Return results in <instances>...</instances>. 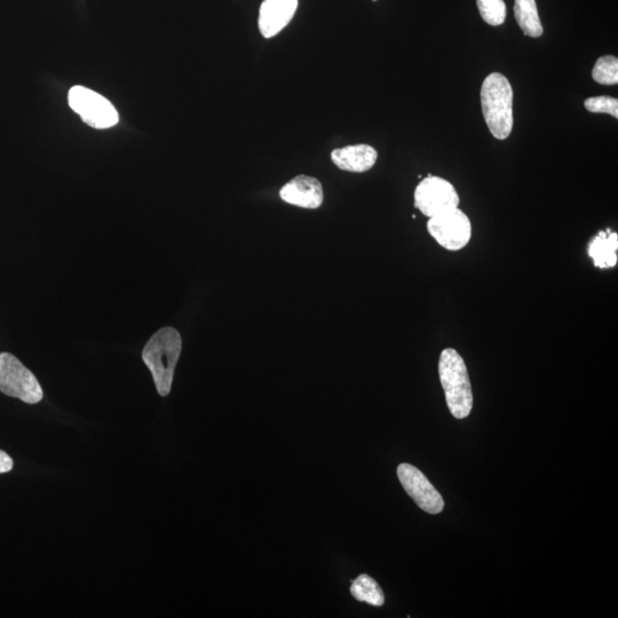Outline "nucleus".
<instances>
[{"instance_id": "f257e3e1", "label": "nucleus", "mask_w": 618, "mask_h": 618, "mask_svg": "<svg viewBox=\"0 0 618 618\" xmlns=\"http://www.w3.org/2000/svg\"><path fill=\"white\" fill-rule=\"evenodd\" d=\"M181 351V336L179 331L172 327L158 330L142 351V360L152 372L156 390L161 396H168L171 392L174 370Z\"/></svg>"}, {"instance_id": "f03ea898", "label": "nucleus", "mask_w": 618, "mask_h": 618, "mask_svg": "<svg viewBox=\"0 0 618 618\" xmlns=\"http://www.w3.org/2000/svg\"><path fill=\"white\" fill-rule=\"evenodd\" d=\"M481 107L488 129L498 140L510 137L513 129V89L509 79L490 74L481 87Z\"/></svg>"}, {"instance_id": "7ed1b4c3", "label": "nucleus", "mask_w": 618, "mask_h": 618, "mask_svg": "<svg viewBox=\"0 0 618 618\" xmlns=\"http://www.w3.org/2000/svg\"><path fill=\"white\" fill-rule=\"evenodd\" d=\"M440 382L451 415L464 419L473 409V391L464 359L454 348H446L439 360Z\"/></svg>"}, {"instance_id": "20e7f679", "label": "nucleus", "mask_w": 618, "mask_h": 618, "mask_svg": "<svg viewBox=\"0 0 618 618\" xmlns=\"http://www.w3.org/2000/svg\"><path fill=\"white\" fill-rule=\"evenodd\" d=\"M0 392L28 404L43 400L44 392L36 376L10 353L0 354Z\"/></svg>"}, {"instance_id": "39448f33", "label": "nucleus", "mask_w": 618, "mask_h": 618, "mask_svg": "<svg viewBox=\"0 0 618 618\" xmlns=\"http://www.w3.org/2000/svg\"><path fill=\"white\" fill-rule=\"evenodd\" d=\"M68 102L70 108L82 117L83 122L94 129L113 128L120 120L112 102L86 87L74 86L69 91Z\"/></svg>"}, {"instance_id": "423d86ee", "label": "nucleus", "mask_w": 618, "mask_h": 618, "mask_svg": "<svg viewBox=\"0 0 618 618\" xmlns=\"http://www.w3.org/2000/svg\"><path fill=\"white\" fill-rule=\"evenodd\" d=\"M427 231L443 249L459 251L470 243L472 225L469 217L456 208L430 218Z\"/></svg>"}, {"instance_id": "0eeeda50", "label": "nucleus", "mask_w": 618, "mask_h": 618, "mask_svg": "<svg viewBox=\"0 0 618 618\" xmlns=\"http://www.w3.org/2000/svg\"><path fill=\"white\" fill-rule=\"evenodd\" d=\"M459 202L456 188L440 177L423 179L415 190V206L429 218L458 208Z\"/></svg>"}, {"instance_id": "6e6552de", "label": "nucleus", "mask_w": 618, "mask_h": 618, "mask_svg": "<svg viewBox=\"0 0 618 618\" xmlns=\"http://www.w3.org/2000/svg\"><path fill=\"white\" fill-rule=\"evenodd\" d=\"M398 478L419 509L430 514H439L445 509L441 494L417 467L407 463L400 464Z\"/></svg>"}, {"instance_id": "1a4fd4ad", "label": "nucleus", "mask_w": 618, "mask_h": 618, "mask_svg": "<svg viewBox=\"0 0 618 618\" xmlns=\"http://www.w3.org/2000/svg\"><path fill=\"white\" fill-rule=\"evenodd\" d=\"M281 200L298 208L319 209L324 201V192L320 180L300 174L291 179L280 190Z\"/></svg>"}, {"instance_id": "9d476101", "label": "nucleus", "mask_w": 618, "mask_h": 618, "mask_svg": "<svg viewBox=\"0 0 618 618\" xmlns=\"http://www.w3.org/2000/svg\"><path fill=\"white\" fill-rule=\"evenodd\" d=\"M298 9V0H264L258 26L261 35L273 38L289 25Z\"/></svg>"}, {"instance_id": "9b49d317", "label": "nucleus", "mask_w": 618, "mask_h": 618, "mask_svg": "<svg viewBox=\"0 0 618 618\" xmlns=\"http://www.w3.org/2000/svg\"><path fill=\"white\" fill-rule=\"evenodd\" d=\"M378 158L377 150L369 145H353L337 148L331 153V161L346 172L364 173L374 168Z\"/></svg>"}, {"instance_id": "f8f14e48", "label": "nucleus", "mask_w": 618, "mask_h": 618, "mask_svg": "<svg viewBox=\"0 0 618 618\" xmlns=\"http://www.w3.org/2000/svg\"><path fill=\"white\" fill-rule=\"evenodd\" d=\"M617 249V234L600 232L590 244L589 256L598 268H612L617 264Z\"/></svg>"}, {"instance_id": "ddd939ff", "label": "nucleus", "mask_w": 618, "mask_h": 618, "mask_svg": "<svg viewBox=\"0 0 618 618\" xmlns=\"http://www.w3.org/2000/svg\"><path fill=\"white\" fill-rule=\"evenodd\" d=\"M514 15L524 34L537 38L543 35V26L538 15L536 0H515Z\"/></svg>"}, {"instance_id": "4468645a", "label": "nucleus", "mask_w": 618, "mask_h": 618, "mask_svg": "<svg viewBox=\"0 0 618 618\" xmlns=\"http://www.w3.org/2000/svg\"><path fill=\"white\" fill-rule=\"evenodd\" d=\"M351 594L355 600L366 602L371 606L380 607L384 605L385 596L374 578L367 574H362L352 582Z\"/></svg>"}, {"instance_id": "2eb2a0df", "label": "nucleus", "mask_w": 618, "mask_h": 618, "mask_svg": "<svg viewBox=\"0 0 618 618\" xmlns=\"http://www.w3.org/2000/svg\"><path fill=\"white\" fill-rule=\"evenodd\" d=\"M594 81L601 85H616L618 83V60L613 55L601 57L592 71Z\"/></svg>"}, {"instance_id": "dca6fc26", "label": "nucleus", "mask_w": 618, "mask_h": 618, "mask_svg": "<svg viewBox=\"0 0 618 618\" xmlns=\"http://www.w3.org/2000/svg\"><path fill=\"white\" fill-rule=\"evenodd\" d=\"M477 4L483 21L494 27L503 25L506 20L504 0H477Z\"/></svg>"}, {"instance_id": "f3484780", "label": "nucleus", "mask_w": 618, "mask_h": 618, "mask_svg": "<svg viewBox=\"0 0 618 618\" xmlns=\"http://www.w3.org/2000/svg\"><path fill=\"white\" fill-rule=\"evenodd\" d=\"M586 110L594 114H608L618 118V100L612 97H593L585 100Z\"/></svg>"}, {"instance_id": "a211bd4d", "label": "nucleus", "mask_w": 618, "mask_h": 618, "mask_svg": "<svg viewBox=\"0 0 618 618\" xmlns=\"http://www.w3.org/2000/svg\"><path fill=\"white\" fill-rule=\"evenodd\" d=\"M13 459L4 450H0V474L9 473L13 470Z\"/></svg>"}, {"instance_id": "6ab92c4d", "label": "nucleus", "mask_w": 618, "mask_h": 618, "mask_svg": "<svg viewBox=\"0 0 618 618\" xmlns=\"http://www.w3.org/2000/svg\"><path fill=\"white\" fill-rule=\"evenodd\" d=\"M374 2H377V0H374Z\"/></svg>"}]
</instances>
